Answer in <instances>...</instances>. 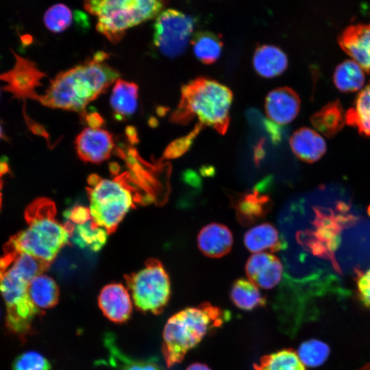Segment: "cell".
<instances>
[{"label": "cell", "mask_w": 370, "mask_h": 370, "mask_svg": "<svg viewBox=\"0 0 370 370\" xmlns=\"http://www.w3.org/2000/svg\"><path fill=\"white\" fill-rule=\"evenodd\" d=\"M108 55L97 52L84 63L62 71L51 81L38 101L42 106L84 114L89 103L103 93L119 76L107 62Z\"/></svg>", "instance_id": "cell-1"}, {"label": "cell", "mask_w": 370, "mask_h": 370, "mask_svg": "<svg viewBox=\"0 0 370 370\" xmlns=\"http://www.w3.org/2000/svg\"><path fill=\"white\" fill-rule=\"evenodd\" d=\"M233 94L226 86L207 77H198L184 84L177 108L170 121L187 125L195 118L204 127H210L220 134L228 129Z\"/></svg>", "instance_id": "cell-2"}, {"label": "cell", "mask_w": 370, "mask_h": 370, "mask_svg": "<svg viewBox=\"0 0 370 370\" xmlns=\"http://www.w3.org/2000/svg\"><path fill=\"white\" fill-rule=\"evenodd\" d=\"M56 215V206L51 199L32 201L25 211L28 226L10 237L3 251L25 253L50 264L70 239L69 232Z\"/></svg>", "instance_id": "cell-3"}, {"label": "cell", "mask_w": 370, "mask_h": 370, "mask_svg": "<svg viewBox=\"0 0 370 370\" xmlns=\"http://www.w3.org/2000/svg\"><path fill=\"white\" fill-rule=\"evenodd\" d=\"M230 317L228 312L208 302L186 308L171 316L162 333V353L167 367L182 362L190 349Z\"/></svg>", "instance_id": "cell-4"}, {"label": "cell", "mask_w": 370, "mask_h": 370, "mask_svg": "<svg viewBox=\"0 0 370 370\" xmlns=\"http://www.w3.org/2000/svg\"><path fill=\"white\" fill-rule=\"evenodd\" d=\"M167 0H84V9L97 19L96 29L112 43L121 40L126 32L156 18Z\"/></svg>", "instance_id": "cell-5"}, {"label": "cell", "mask_w": 370, "mask_h": 370, "mask_svg": "<svg viewBox=\"0 0 370 370\" xmlns=\"http://www.w3.org/2000/svg\"><path fill=\"white\" fill-rule=\"evenodd\" d=\"M128 172L113 179L91 175L87 188L91 219L98 226L112 233L127 212L134 206L136 197Z\"/></svg>", "instance_id": "cell-6"}, {"label": "cell", "mask_w": 370, "mask_h": 370, "mask_svg": "<svg viewBox=\"0 0 370 370\" xmlns=\"http://www.w3.org/2000/svg\"><path fill=\"white\" fill-rule=\"evenodd\" d=\"M30 281L10 258L3 255L0 258V293L7 308L5 323L13 329L29 328L34 317L41 314L28 295Z\"/></svg>", "instance_id": "cell-7"}, {"label": "cell", "mask_w": 370, "mask_h": 370, "mask_svg": "<svg viewBox=\"0 0 370 370\" xmlns=\"http://www.w3.org/2000/svg\"><path fill=\"white\" fill-rule=\"evenodd\" d=\"M126 282L138 310L154 314L164 310L170 299L171 284L160 261L148 260L143 269L126 277Z\"/></svg>", "instance_id": "cell-8"}, {"label": "cell", "mask_w": 370, "mask_h": 370, "mask_svg": "<svg viewBox=\"0 0 370 370\" xmlns=\"http://www.w3.org/2000/svg\"><path fill=\"white\" fill-rule=\"evenodd\" d=\"M195 18L175 9H166L156 18L153 42L156 49L167 58L181 56L193 34Z\"/></svg>", "instance_id": "cell-9"}, {"label": "cell", "mask_w": 370, "mask_h": 370, "mask_svg": "<svg viewBox=\"0 0 370 370\" xmlns=\"http://www.w3.org/2000/svg\"><path fill=\"white\" fill-rule=\"evenodd\" d=\"M15 62L13 67L0 74V80L5 82L3 89L10 92L14 99L23 102L27 99L37 101L39 94L36 89L46 77L33 61L13 52Z\"/></svg>", "instance_id": "cell-10"}, {"label": "cell", "mask_w": 370, "mask_h": 370, "mask_svg": "<svg viewBox=\"0 0 370 370\" xmlns=\"http://www.w3.org/2000/svg\"><path fill=\"white\" fill-rule=\"evenodd\" d=\"M115 147L112 134L101 127H88L75 140L79 158L86 162L100 163L108 159Z\"/></svg>", "instance_id": "cell-11"}, {"label": "cell", "mask_w": 370, "mask_h": 370, "mask_svg": "<svg viewBox=\"0 0 370 370\" xmlns=\"http://www.w3.org/2000/svg\"><path fill=\"white\" fill-rule=\"evenodd\" d=\"M282 271L283 267L279 258L268 252L251 255L245 265L249 280L264 289L276 286L281 281Z\"/></svg>", "instance_id": "cell-12"}, {"label": "cell", "mask_w": 370, "mask_h": 370, "mask_svg": "<svg viewBox=\"0 0 370 370\" xmlns=\"http://www.w3.org/2000/svg\"><path fill=\"white\" fill-rule=\"evenodd\" d=\"M338 43L365 71L370 73V23L348 26L338 37Z\"/></svg>", "instance_id": "cell-13"}, {"label": "cell", "mask_w": 370, "mask_h": 370, "mask_svg": "<svg viewBox=\"0 0 370 370\" xmlns=\"http://www.w3.org/2000/svg\"><path fill=\"white\" fill-rule=\"evenodd\" d=\"M301 101L292 88L284 86L268 93L264 102L267 117L273 122L286 125L293 121L300 109Z\"/></svg>", "instance_id": "cell-14"}, {"label": "cell", "mask_w": 370, "mask_h": 370, "mask_svg": "<svg viewBox=\"0 0 370 370\" xmlns=\"http://www.w3.org/2000/svg\"><path fill=\"white\" fill-rule=\"evenodd\" d=\"M98 304L103 314L112 322L122 323L131 316L130 296L121 284L112 283L104 286L98 297Z\"/></svg>", "instance_id": "cell-15"}, {"label": "cell", "mask_w": 370, "mask_h": 370, "mask_svg": "<svg viewBox=\"0 0 370 370\" xmlns=\"http://www.w3.org/2000/svg\"><path fill=\"white\" fill-rule=\"evenodd\" d=\"M199 250L210 258H221L232 249L233 236L229 228L221 223H212L204 227L197 236Z\"/></svg>", "instance_id": "cell-16"}, {"label": "cell", "mask_w": 370, "mask_h": 370, "mask_svg": "<svg viewBox=\"0 0 370 370\" xmlns=\"http://www.w3.org/2000/svg\"><path fill=\"white\" fill-rule=\"evenodd\" d=\"M293 153L301 161L312 163L318 161L326 152L327 145L320 134L309 127H301L290 138Z\"/></svg>", "instance_id": "cell-17"}, {"label": "cell", "mask_w": 370, "mask_h": 370, "mask_svg": "<svg viewBox=\"0 0 370 370\" xmlns=\"http://www.w3.org/2000/svg\"><path fill=\"white\" fill-rule=\"evenodd\" d=\"M253 65L259 75L272 78L284 72L288 66V59L279 47L263 45L256 49L253 56Z\"/></svg>", "instance_id": "cell-18"}, {"label": "cell", "mask_w": 370, "mask_h": 370, "mask_svg": "<svg viewBox=\"0 0 370 370\" xmlns=\"http://www.w3.org/2000/svg\"><path fill=\"white\" fill-rule=\"evenodd\" d=\"M138 86L121 79L114 82L110 103L115 117L124 120L135 113L138 108Z\"/></svg>", "instance_id": "cell-19"}, {"label": "cell", "mask_w": 370, "mask_h": 370, "mask_svg": "<svg viewBox=\"0 0 370 370\" xmlns=\"http://www.w3.org/2000/svg\"><path fill=\"white\" fill-rule=\"evenodd\" d=\"M310 122L319 133L327 138H333L343 128L345 112L338 99L330 101L314 113Z\"/></svg>", "instance_id": "cell-20"}, {"label": "cell", "mask_w": 370, "mask_h": 370, "mask_svg": "<svg viewBox=\"0 0 370 370\" xmlns=\"http://www.w3.org/2000/svg\"><path fill=\"white\" fill-rule=\"evenodd\" d=\"M247 249L254 254L269 250L275 252L282 249V239L271 224L264 223L249 229L244 236Z\"/></svg>", "instance_id": "cell-21"}, {"label": "cell", "mask_w": 370, "mask_h": 370, "mask_svg": "<svg viewBox=\"0 0 370 370\" xmlns=\"http://www.w3.org/2000/svg\"><path fill=\"white\" fill-rule=\"evenodd\" d=\"M72 241L81 248H88L97 251L107 240L108 232L98 226L92 219L82 224H73L66 221L64 223Z\"/></svg>", "instance_id": "cell-22"}, {"label": "cell", "mask_w": 370, "mask_h": 370, "mask_svg": "<svg viewBox=\"0 0 370 370\" xmlns=\"http://www.w3.org/2000/svg\"><path fill=\"white\" fill-rule=\"evenodd\" d=\"M110 365L115 370H163L156 358L135 359L125 354L117 345L112 334L105 336Z\"/></svg>", "instance_id": "cell-23"}, {"label": "cell", "mask_w": 370, "mask_h": 370, "mask_svg": "<svg viewBox=\"0 0 370 370\" xmlns=\"http://www.w3.org/2000/svg\"><path fill=\"white\" fill-rule=\"evenodd\" d=\"M269 201L268 197L257 191L240 195L234 204L238 221L249 225L264 217L268 211Z\"/></svg>", "instance_id": "cell-24"}, {"label": "cell", "mask_w": 370, "mask_h": 370, "mask_svg": "<svg viewBox=\"0 0 370 370\" xmlns=\"http://www.w3.org/2000/svg\"><path fill=\"white\" fill-rule=\"evenodd\" d=\"M230 296L234 305L243 310H253L267 304V299L258 287L250 280L243 278L234 282Z\"/></svg>", "instance_id": "cell-25"}, {"label": "cell", "mask_w": 370, "mask_h": 370, "mask_svg": "<svg viewBox=\"0 0 370 370\" xmlns=\"http://www.w3.org/2000/svg\"><path fill=\"white\" fill-rule=\"evenodd\" d=\"M336 88L343 92H354L363 88L365 74L362 68L353 60L340 63L333 74Z\"/></svg>", "instance_id": "cell-26"}, {"label": "cell", "mask_w": 370, "mask_h": 370, "mask_svg": "<svg viewBox=\"0 0 370 370\" xmlns=\"http://www.w3.org/2000/svg\"><path fill=\"white\" fill-rule=\"evenodd\" d=\"M28 295L38 309H48L57 304L59 299V289L56 282L51 278L40 274L29 282Z\"/></svg>", "instance_id": "cell-27"}, {"label": "cell", "mask_w": 370, "mask_h": 370, "mask_svg": "<svg viewBox=\"0 0 370 370\" xmlns=\"http://www.w3.org/2000/svg\"><path fill=\"white\" fill-rule=\"evenodd\" d=\"M190 43L195 56L203 64L214 63L221 56L223 49L221 36L208 31L193 34Z\"/></svg>", "instance_id": "cell-28"}, {"label": "cell", "mask_w": 370, "mask_h": 370, "mask_svg": "<svg viewBox=\"0 0 370 370\" xmlns=\"http://www.w3.org/2000/svg\"><path fill=\"white\" fill-rule=\"evenodd\" d=\"M345 123L370 137V84L360 91L354 106L345 112Z\"/></svg>", "instance_id": "cell-29"}, {"label": "cell", "mask_w": 370, "mask_h": 370, "mask_svg": "<svg viewBox=\"0 0 370 370\" xmlns=\"http://www.w3.org/2000/svg\"><path fill=\"white\" fill-rule=\"evenodd\" d=\"M253 367L254 370H306L297 353L291 348L262 356Z\"/></svg>", "instance_id": "cell-30"}, {"label": "cell", "mask_w": 370, "mask_h": 370, "mask_svg": "<svg viewBox=\"0 0 370 370\" xmlns=\"http://www.w3.org/2000/svg\"><path fill=\"white\" fill-rule=\"evenodd\" d=\"M330 353L328 344L317 339H309L299 345L297 354L305 365L316 367L326 361Z\"/></svg>", "instance_id": "cell-31"}, {"label": "cell", "mask_w": 370, "mask_h": 370, "mask_svg": "<svg viewBox=\"0 0 370 370\" xmlns=\"http://www.w3.org/2000/svg\"><path fill=\"white\" fill-rule=\"evenodd\" d=\"M73 12L63 3H56L51 6L45 13L43 18L46 27L54 33L67 29L73 23Z\"/></svg>", "instance_id": "cell-32"}, {"label": "cell", "mask_w": 370, "mask_h": 370, "mask_svg": "<svg viewBox=\"0 0 370 370\" xmlns=\"http://www.w3.org/2000/svg\"><path fill=\"white\" fill-rule=\"evenodd\" d=\"M12 370H51V366L42 354L29 351L21 354L14 360Z\"/></svg>", "instance_id": "cell-33"}, {"label": "cell", "mask_w": 370, "mask_h": 370, "mask_svg": "<svg viewBox=\"0 0 370 370\" xmlns=\"http://www.w3.org/2000/svg\"><path fill=\"white\" fill-rule=\"evenodd\" d=\"M204 128L201 124L197 123L188 135L174 140L166 147L163 158L168 159L181 156L189 149L194 139Z\"/></svg>", "instance_id": "cell-34"}, {"label": "cell", "mask_w": 370, "mask_h": 370, "mask_svg": "<svg viewBox=\"0 0 370 370\" xmlns=\"http://www.w3.org/2000/svg\"><path fill=\"white\" fill-rule=\"evenodd\" d=\"M357 289L360 301L370 308V269L364 273H359L357 280Z\"/></svg>", "instance_id": "cell-35"}, {"label": "cell", "mask_w": 370, "mask_h": 370, "mask_svg": "<svg viewBox=\"0 0 370 370\" xmlns=\"http://www.w3.org/2000/svg\"><path fill=\"white\" fill-rule=\"evenodd\" d=\"M66 221L73 224L84 223L91 219L89 208L75 206L64 213Z\"/></svg>", "instance_id": "cell-36"}, {"label": "cell", "mask_w": 370, "mask_h": 370, "mask_svg": "<svg viewBox=\"0 0 370 370\" xmlns=\"http://www.w3.org/2000/svg\"><path fill=\"white\" fill-rule=\"evenodd\" d=\"M186 370H212L208 366L202 363H193L189 365Z\"/></svg>", "instance_id": "cell-37"}, {"label": "cell", "mask_w": 370, "mask_h": 370, "mask_svg": "<svg viewBox=\"0 0 370 370\" xmlns=\"http://www.w3.org/2000/svg\"><path fill=\"white\" fill-rule=\"evenodd\" d=\"M6 173V172L0 166V208L1 206V202H2V193H1V188L3 186V181L1 180V177Z\"/></svg>", "instance_id": "cell-38"}, {"label": "cell", "mask_w": 370, "mask_h": 370, "mask_svg": "<svg viewBox=\"0 0 370 370\" xmlns=\"http://www.w3.org/2000/svg\"><path fill=\"white\" fill-rule=\"evenodd\" d=\"M358 370H370V364H366Z\"/></svg>", "instance_id": "cell-39"}, {"label": "cell", "mask_w": 370, "mask_h": 370, "mask_svg": "<svg viewBox=\"0 0 370 370\" xmlns=\"http://www.w3.org/2000/svg\"><path fill=\"white\" fill-rule=\"evenodd\" d=\"M3 137V132H2V128L0 125V139L2 138Z\"/></svg>", "instance_id": "cell-40"}]
</instances>
